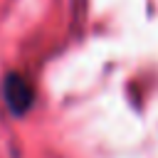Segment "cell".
Listing matches in <instances>:
<instances>
[{
	"label": "cell",
	"mask_w": 158,
	"mask_h": 158,
	"mask_svg": "<svg viewBox=\"0 0 158 158\" xmlns=\"http://www.w3.org/2000/svg\"><path fill=\"white\" fill-rule=\"evenodd\" d=\"M2 99H5V106L15 116H22L35 104V86L27 81V77H22L17 72H10L2 79Z\"/></svg>",
	"instance_id": "cell-1"
}]
</instances>
